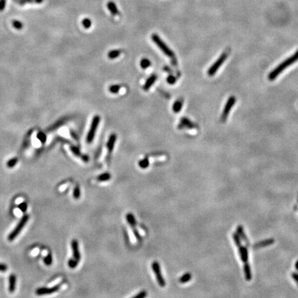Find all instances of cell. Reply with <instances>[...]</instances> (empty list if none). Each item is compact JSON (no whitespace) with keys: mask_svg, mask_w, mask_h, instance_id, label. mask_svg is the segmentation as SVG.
<instances>
[{"mask_svg":"<svg viewBox=\"0 0 298 298\" xmlns=\"http://www.w3.org/2000/svg\"><path fill=\"white\" fill-rule=\"evenodd\" d=\"M6 0H0V11H4V9L6 7Z\"/></svg>","mask_w":298,"mask_h":298,"instance_id":"obj_38","label":"cell"},{"mask_svg":"<svg viewBox=\"0 0 298 298\" xmlns=\"http://www.w3.org/2000/svg\"><path fill=\"white\" fill-rule=\"evenodd\" d=\"M78 262L76 261L75 259H70V260L68 261V266L71 269L75 268L77 265H78Z\"/></svg>","mask_w":298,"mask_h":298,"instance_id":"obj_33","label":"cell"},{"mask_svg":"<svg viewBox=\"0 0 298 298\" xmlns=\"http://www.w3.org/2000/svg\"><path fill=\"white\" fill-rule=\"evenodd\" d=\"M16 276L14 274H11L9 276V290L11 293H13L15 290V286H16Z\"/></svg>","mask_w":298,"mask_h":298,"instance_id":"obj_15","label":"cell"},{"mask_svg":"<svg viewBox=\"0 0 298 298\" xmlns=\"http://www.w3.org/2000/svg\"><path fill=\"white\" fill-rule=\"evenodd\" d=\"M239 249V253H240V256L241 258V260L243 262H247L248 258V250L245 246H237Z\"/></svg>","mask_w":298,"mask_h":298,"instance_id":"obj_10","label":"cell"},{"mask_svg":"<svg viewBox=\"0 0 298 298\" xmlns=\"http://www.w3.org/2000/svg\"><path fill=\"white\" fill-rule=\"evenodd\" d=\"M26 1H27V2H33V1H34V0H26Z\"/></svg>","mask_w":298,"mask_h":298,"instance_id":"obj_44","label":"cell"},{"mask_svg":"<svg viewBox=\"0 0 298 298\" xmlns=\"http://www.w3.org/2000/svg\"><path fill=\"white\" fill-rule=\"evenodd\" d=\"M37 138L41 141V142L44 143L46 140V136L43 133L40 132L37 134Z\"/></svg>","mask_w":298,"mask_h":298,"instance_id":"obj_35","label":"cell"},{"mask_svg":"<svg viewBox=\"0 0 298 298\" xmlns=\"http://www.w3.org/2000/svg\"><path fill=\"white\" fill-rule=\"evenodd\" d=\"M235 101H236V99L234 96H231L228 98L227 104H226L224 108L222 116H221V120H222V122H224L225 121L227 120L228 115L229 114L230 109H232L233 106H234Z\"/></svg>","mask_w":298,"mask_h":298,"instance_id":"obj_6","label":"cell"},{"mask_svg":"<svg viewBox=\"0 0 298 298\" xmlns=\"http://www.w3.org/2000/svg\"><path fill=\"white\" fill-rule=\"evenodd\" d=\"M117 140V136L115 134H112L110 136L109 140L107 143V148L109 153H111L114 148L115 141Z\"/></svg>","mask_w":298,"mask_h":298,"instance_id":"obj_14","label":"cell"},{"mask_svg":"<svg viewBox=\"0 0 298 298\" xmlns=\"http://www.w3.org/2000/svg\"><path fill=\"white\" fill-rule=\"evenodd\" d=\"M151 38H152L153 42L158 46V48H160V49L162 51L165 55H166L168 57H169L171 59L175 57L174 53L172 51V50H171L170 48H169L168 46H167L162 40H161V38L159 37L158 35L153 34Z\"/></svg>","mask_w":298,"mask_h":298,"instance_id":"obj_2","label":"cell"},{"mask_svg":"<svg viewBox=\"0 0 298 298\" xmlns=\"http://www.w3.org/2000/svg\"><path fill=\"white\" fill-rule=\"evenodd\" d=\"M71 246H72V249H73V259H75L76 261H78L79 262V259H80V253H79V245H78V241L74 240L72 241Z\"/></svg>","mask_w":298,"mask_h":298,"instance_id":"obj_9","label":"cell"},{"mask_svg":"<svg viewBox=\"0 0 298 298\" xmlns=\"http://www.w3.org/2000/svg\"><path fill=\"white\" fill-rule=\"evenodd\" d=\"M110 178H111L110 175L109 173H103V174L100 175L97 177V180L100 181V182H105V181L109 180Z\"/></svg>","mask_w":298,"mask_h":298,"instance_id":"obj_23","label":"cell"},{"mask_svg":"<svg viewBox=\"0 0 298 298\" xmlns=\"http://www.w3.org/2000/svg\"><path fill=\"white\" fill-rule=\"evenodd\" d=\"M233 240H234L235 244L237 245V246H239L241 245V241H240V237L237 233H233Z\"/></svg>","mask_w":298,"mask_h":298,"instance_id":"obj_30","label":"cell"},{"mask_svg":"<svg viewBox=\"0 0 298 298\" xmlns=\"http://www.w3.org/2000/svg\"><path fill=\"white\" fill-rule=\"evenodd\" d=\"M178 128H195V124L191 122V120H189L188 118L183 117L181 120V122L179 123Z\"/></svg>","mask_w":298,"mask_h":298,"instance_id":"obj_11","label":"cell"},{"mask_svg":"<svg viewBox=\"0 0 298 298\" xmlns=\"http://www.w3.org/2000/svg\"><path fill=\"white\" fill-rule=\"evenodd\" d=\"M29 215H24V216L22 217L21 220L19 221V222L18 223L17 227L14 228L13 230H12L11 233H10L9 237H8V240L11 241L14 240L17 237L18 235L19 234L20 232H21V230L24 228L26 224L28 221H29Z\"/></svg>","mask_w":298,"mask_h":298,"instance_id":"obj_3","label":"cell"},{"mask_svg":"<svg viewBox=\"0 0 298 298\" xmlns=\"http://www.w3.org/2000/svg\"><path fill=\"white\" fill-rule=\"evenodd\" d=\"M12 26L15 29H16L17 30H21L23 28V24L19 21H17V20H14L12 22Z\"/></svg>","mask_w":298,"mask_h":298,"instance_id":"obj_29","label":"cell"},{"mask_svg":"<svg viewBox=\"0 0 298 298\" xmlns=\"http://www.w3.org/2000/svg\"><path fill=\"white\" fill-rule=\"evenodd\" d=\"M146 296H147V293L144 291H143L142 292H140V293L137 294V295H135V296H134L133 297L134 298H144Z\"/></svg>","mask_w":298,"mask_h":298,"instance_id":"obj_37","label":"cell"},{"mask_svg":"<svg viewBox=\"0 0 298 298\" xmlns=\"http://www.w3.org/2000/svg\"><path fill=\"white\" fill-rule=\"evenodd\" d=\"M237 234L239 235V236L241 237V238L245 241L246 244H249V241L247 240V237H246V236L245 235L242 226H239L237 228Z\"/></svg>","mask_w":298,"mask_h":298,"instance_id":"obj_18","label":"cell"},{"mask_svg":"<svg viewBox=\"0 0 298 298\" xmlns=\"http://www.w3.org/2000/svg\"><path fill=\"white\" fill-rule=\"evenodd\" d=\"M120 89V86L119 85H117V84H115V85H112L109 87V91L112 93H117V92H119Z\"/></svg>","mask_w":298,"mask_h":298,"instance_id":"obj_27","label":"cell"},{"mask_svg":"<svg viewBox=\"0 0 298 298\" xmlns=\"http://www.w3.org/2000/svg\"><path fill=\"white\" fill-rule=\"evenodd\" d=\"M291 275H292L293 278L294 279V280L295 281V282H296L297 284L298 285V274L296 273H293L291 274Z\"/></svg>","mask_w":298,"mask_h":298,"instance_id":"obj_41","label":"cell"},{"mask_svg":"<svg viewBox=\"0 0 298 298\" xmlns=\"http://www.w3.org/2000/svg\"><path fill=\"white\" fill-rule=\"evenodd\" d=\"M295 269L298 271V260L296 262V263H295Z\"/></svg>","mask_w":298,"mask_h":298,"instance_id":"obj_43","label":"cell"},{"mask_svg":"<svg viewBox=\"0 0 298 298\" xmlns=\"http://www.w3.org/2000/svg\"><path fill=\"white\" fill-rule=\"evenodd\" d=\"M18 208H19V210H21L22 212L23 213H25L26 211V210H27V208H28V205H27V203L26 202H22L21 204H19V206H18Z\"/></svg>","mask_w":298,"mask_h":298,"instance_id":"obj_32","label":"cell"},{"mask_svg":"<svg viewBox=\"0 0 298 298\" xmlns=\"http://www.w3.org/2000/svg\"><path fill=\"white\" fill-rule=\"evenodd\" d=\"M100 122V117L98 115H96L93 117L92 119L91 128H90V130L88 131V135H87L86 137V141L88 143H91L93 140V139L95 137V133L97 129V126L99 124Z\"/></svg>","mask_w":298,"mask_h":298,"instance_id":"obj_4","label":"cell"},{"mask_svg":"<svg viewBox=\"0 0 298 298\" xmlns=\"http://www.w3.org/2000/svg\"><path fill=\"white\" fill-rule=\"evenodd\" d=\"M107 7L110 11V12L113 15H119V11H118L116 5H115L114 2H109V3L107 4Z\"/></svg>","mask_w":298,"mask_h":298,"instance_id":"obj_17","label":"cell"},{"mask_svg":"<svg viewBox=\"0 0 298 298\" xmlns=\"http://www.w3.org/2000/svg\"><path fill=\"white\" fill-rule=\"evenodd\" d=\"M34 2H35L36 3H42L43 0H34Z\"/></svg>","mask_w":298,"mask_h":298,"instance_id":"obj_42","label":"cell"},{"mask_svg":"<svg viewBox=\"0 0 298 298\" xmlns=\"http://www.w3.org/2000/svg\"><path fill=\"white\" fill-rule=\"evenodd\" d=\"M274 242H275V240H274V239H272V238L271 239H268V240H263V241H259V242H258L257 244H255V246H254V247H255V248H259L266 247V246L272 245Z\"/></svg>","mask_w":298,"mask_h":298,"instance_id":"obj_13","label":"cell"},{"mask_svg":"<svg viewBox=\"0 0 298 298\" xmlns=\"http://www.w3.org/2000/svg\"><path fill=\"white\" fill-rule=\"evenodd\" d=\"M18 162V159L17 158H12L9 160L7 161V166L9 168H13V167L16 165Z\"/></svg>","mask_w":298,"mask_h":298,"instance_id":"obj_25","label":"cell"},{"mask_svg":"<svg viewBox=\"0 0 298 298\" xmlns=\"http://www.w3.org/2000/svg\"><path fill=\"white\" fill-rule=\"evenodd\" d=\"M126 220L128 221V224L131 226V227L133 228H135V226L137 224V223H136V220L135 219L134 216H133V215L130 214V213H128V215H126Z\"/></svg>","mask_w":298,"mask_h":298,"instance_id":"obj_21","label":"cell"},{"mask_svg":"<svg viewBox=\"0 0 298 298\" xmlns=\"http://www.w3.org/2000/svg\"><path fill=\"white\" fill-rule=\"evenodd\" d=\"M7 269H8V267L6 264L0 263V271L5 272V271H7Z\"/></svg>","mask_w":298,"mask_h":298,"instance_id":"obj_40","label":"cell"},{"mask_svg":"<svg viewBox=\"0 0 298 298\" xmlns=\"http://www.w3.org/2000/svg\"><path fill=\"white\" fill-rule=\"evenodd\" d=\"M152 269L154 273L155 274L156 279L157 280H158L159 285L161 287H164L166 285V282L165 280H164V279L163 278L162 275H161L160 264H159L158 262H153Z\"/></svg>","mask_w":298,"mask_h":298,"instance_id":"obj_7","label":"cell"},{"mask_svg":"<svg viewBox=\"0 0 298 298\" xmlns=\"http://www.w3.org/2000/svg\"><path fill=\"white\" fill-rule=\"evenodd\" d=\"M43 262H44V263L47 266H50V264H52L53 258H52V255H50V253L48 254V255L45 257L44 259H43Z\"/></svg>","mask_w":298,"mask_h":298,"instance_id":"obj_26","label":"cell"},{"mask_svg":"<svg viewBox=\"0 0 298 298\" xmlns=\"http://www.w3.org/2000/svg\"><path fill=\"white\" fill-rule=\"evenodd\" d=\"M191 279V274L189 273H185L183 276H182L179 279V282L182 284L186 283V282H189Z\"/></svg>","mask_w":298,"mask_h":298,"instance_id":"obj_22","label":"cell"},{"mask_svg":"<svg viewBox=\"0 0 298 298\" xmlns=\"http://www.w3.org/2000/svg\"><path fill=\"white\" fill-rule=\"evenodd\" d=\"M140 66H141V67H142V68H143V69L147 68L151 66V61L147 58H144V59H142V60H141Z\"/></svg>","mask_w":298,"mask_h":298,"instance_id":"obj_24","label":"cell"},{"mask_svg":"<svg viewBox=\"0 0 298 298\" xmlns=\"http://www.w3.org/2000/svg\"><path fill=\"white\" fill-rule=\"evenodd\" d=\"M228 55L227 53H224L223 54L220 55V57L217 59V61L213 64L209 70H208V74L209 76H213L214 74L217 73V71L218 69L220 68V66L222 65L223 63L224 62V61L226 60V59L227 58Z\"/></svg>","mask_w":298,"mask_h":298,"instance_id":"obj_5","label":"cell"},{"mask_svg":"<svg viewBox=\"0 0 298 298\" xmlns=\"http://www.w3.org/2000/svg\"><path fill=\"white\" fill-rule=\"evenodd\" d=\"M244 270L246 279L247 281H250L251 278H252V275H251V268L250 266H249V264H248L247 262L245 263V265L244 266Z\"/></svg>","mask_w":298,"mask_h":298,"instance_id":"obj_19","label":"cell"},{"mask_svg":"<svg viewBox=\"0 0 298 298\" xmlns=\"http://www.w3.org/2000/svg\"><path fill=\"white\" fill-rule=\"evenodd\" d=\"M71 151H73V153L74 154V155H78V156L81 155L80 152H79V151L78 150V148H75V147H73H73L71 148Z\"/></svg>","mask_w":298,"mask_h":298,"instance_id":"obj_39","label":"cell"},{"mask_svg":"<svg viewBox=\"0 0 298 298\" xmlns=\"http://www.w3.org/2000/svg\"><path fill=\"white\" fill-rule=\"evenodd\" d=\"M73 196L75 199H79V197H80V189H79V186H76L75 189H74Z\"/></svg>","mask_w":298,"mask_h":298,"instance_id":"obj_34","label":"cell"},{"mask_svg":"<svg viewBox=\"0 0 298 298\" xmlns=\"http://www.w3.org/2000/svg\"><path fill=\"white\" fill-rule=\"evenodd\" d=\"M297 60H298V50L293 54V55H291V57L288 59H286V60H285L283 62L277 66L273 71H272L271 73H269L268 77L269 80L273 81L274 79H275L277 78V76H278L279 74L282 73V72L285 70V69L289 67V66H291V64L296 62Z\"/></svg>","mask_w":298,"mask_h":298,"instance_id":"obj_1","label":"cell"},{"mask_svg":"<svg viewBox=\"0 0 298 298\" xmlns=\"http://www.w3.org/2000/svg\"><path fill=\"white\" fill-rule=\"evenodd\" d=\"M177 79L173 75H169L168 78H167V81L170 84H174L176 82Z\"/></svg>","mask_w":298,"mask_h":298,"instance_id":"obj_36","label":"cell"},{"mask_svg":"<svg viewBox=\"0 0 298 298\" xmlns=\"http://www.w3.org/2000/svg\"><path fill=\"white\" fill-rule=\"evenodd\" d=\"M121 53H122V51L120 50H111L108 53V57L110 59V60H114V59L119 57Z\"/></svg>","mask_w":298,"mask_h":298,"instance_id":"obj_20","label":"cell"},{"mask_svg":"<svg viewBox=\"0 0 298 298\" xmlns=\"http://www.w3.org/2000/svg\"><path fill=\"white\" fill-rule=\"evenodd\" d=\"M183 102H184L183 99H179L178 100H177V101L175 102L174 104H173V110L174 113H178L180 111L182 106H183Z\"/></svg>","mask_w":298,"mask_h":298,"instance_id":"obj_16","label":"cell"},{"mask_svg":"<svg viewBox=\"0 0 298 298\" xmlns=\"http://www.w3.org/2000/svg\"><path fill=\"white\" fill-rule=\"evenodd\" d=\"M91 24L92 23L91 19H88V18H86V19H84L83 21H82V25L84 26V27L85 28V29H89V28L91 27Z\"/></svg>","mask_w":298,"mask_h":298,"instance_id":"obj_31","label":"cell"},{"mask_svg":"<svg viewBox=\"0 0 298 298\" xmlns=\"http://www.w3.org/2000/svg\"><path fill=\"white\" fill-rule=\"evenodd\" d=\"M60 289V285H56L50 288H40L36 291V294L37 295H49L53 293L58 291Z\"/></svg>","mask_w":298,"mask_h":298,"instance_id":"obj_8","label":"cell"},{"mask_svg":"<svg viewBox=\"0 0 298 298\" xmlns=\"http://www.w3.org/2000/svg\"><path fill=\"white\" fill-rule=\"evenodd\" d=\"M139 165L142 168H147L149 165V161L148 159H144V160H142L140 162H139Z\"/></svg>","mask_w":298,"mask_h":298,"instance_id":"obj_28","label":"cell"},{"mask_svg":"<svg viewBox=\"0 0 298 298\" xmlns=\"http://www.w3.org/2000/svg\"><path fill=\"white\" fill-rule=\"evenodd\" d=\"M157 78H158V77H157L156 74H153V75H151L150 78L146 80L144 86H143V89L145 91H148L151 87L153 86V84L155 82Z\"/></svg>","mask_w":298,"mask_h":298,"instance_id":"obj_12","label":"cell"}]
</instances>
